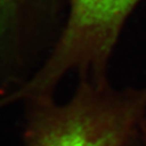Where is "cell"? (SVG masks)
Segmentation results:
<instances>
[{"mask_svg":"<svg viewBox=\"0 0 146 146\" xmlns=\"http://www.w3.org/2000/svg\"><path fill=\"white\" fill-rule=\"evenodd\" d=\"M30 104V146H123L146 115V85L116 89L111 82H78L71 98Z\"/></svg>","mask_w":146,"mask_h":146,"instance_id":"1","label":"cell"},{"mask_svg":"<svg viewBox=\"0 0 146 146\" xmlns=\"http://www.w3.org/2000/svg\"><path fill=\"white\" fill-rule=\"evenodd\" d=\"M141 0H69L66 25L48 60L20 100L54 96L68 76L78 82H107L121 32Z\"/></svg>","mask_w":146,"mask_h":146,"instance_id":"2","label":"cell"},{"mask_svg":"<svg viewBox=\"0 0 146 146\" xmlns=\"http://www.w3.org/2000/svg\"><path fill=\"white\" fill-rule=\"evenodd\" d=\"M69 0H0V108L19 101L52 54Z\"/></svg>","mask_w":146,"mask_h":146,"instance_id":"3","label":"cell"},{"mask_svg":"<svg viewBox=\"0 0 146 146\" xmlns=\"http://www.w3.org/2000/svg\"><path fill=\"white\" fill-rule=\"evenodd\" d=\"M141 128L144 129V132H145V139H146V121H145V122H143V124H141Z\"/></svg>","mask_w":146,"mask_h":146,"instance_id":"4","label":"cell"}]
</instances>
